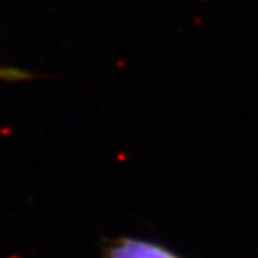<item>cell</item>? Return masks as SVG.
I'll return each instance as SVG.
<instances>
[{"label": "cell", "mask_w": 258, "mask_h": 258, "mask_svg": "<svg viewBox=\"0 0 258 258\" xmlns=\"http://www.w3.org/2000/svg\"><path fill=\"white\" fill-rule=\"evenodd\" d=\"M101 258H183L171 247L137 236H115L104 239Z\"/></svg>", "instance_id": "obj_1"}]
</instances>
